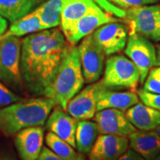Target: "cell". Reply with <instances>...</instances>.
<instances>
[{
    "label": "cell",
    "instance_id": "obj_16",
    "mask_svg": "<svg viewBox=\"0 0 160 160\" xmlns=\"http://www.w3.org/2000/svg\"><path fill=\"white\" fill-rule=\"evenodd\" d=\"M131 148L145 160H154L160 153V136L153 131H136L128 136Z\"/></svg>",
    "mask_w": 160,
    "mask_h": 160
},
{
    "label": "cell",
    "instance_id": "obj_17",
    "mask_svg": "<svg viewBox=\"0 0 160 160\" xmlns=\"http://www.w3.org/2000/svg\"><path fill=\"white\" fill-rule=\"evenodd\" d=\"M140 101L135 91H115L105 88L98 97L97 111L107 108H115L125 111Z\"/></svg>",
    "mask_w": 160,
    "mask_h": 160
},
{
    "label": "cell",
    "instance_id": "obj_5",
    "mask_svg": "<svg viewBox=\"0 0 160 160\" xmlns=\"http://www.w3.org/2000/svg\"><path fill=\"white\" fill-rule=\"evenodd\" d=\"M22 40L17 37L0 39V80L14 90H20L24 84L21 75Z\"/></svg>",
    "mask_w": 160,
    "mask_h": 160
},
{
    "label": "cell",
    "instance_id": "obj_22",
    "mask_svg": "<svg viewBox=\"0 0 160 160\" xmlns=\"http://www.w3.org/2000/svg\"><path fill=\"white\" fill-rule=\"evenodd\" d=\"M68 0H48L36 9L43 30L57 27L61 23L62 11Z\"/></svg>",
    "mask_w": 160,
    "mask_h": 160
},
{
    "label": "cell",
    "instance_id": "obj_31",
    "mask_svg": "<svg viewBox=\"0 0 160 160\" xmlns=\"http://www.w3.org/2000/svg\"><path fill=\"white\" fill-rule=\"evenodd\" d=\"M148 77L153 78L157 81L160 82V66H156L154 68H152L148 73Z\"/></svg>",
    "mask_w": 160,
    "mask_h": 160
},
{
    "label": "cell",
    "instance_id": "obj_28",
    "mask_svg": "<svg viewBox=\"0 0 160 160\" xmlns=\"http://www.w3.org/2000/svg\"><path fill=\"white\" fill-rule=\"evenodd\" d=\"M143 88L151 93H159L160 94V82L153 78L148 77L144 82Z\"/></svg>",
    "mask_w": 160,
    "mask_h": 160
},
{
    "label": "cell",
    "instance_id": "obj_15",
    "mask_svg": "<svg viewBox=\"0 0 160 160\" xmlns=\"http://www.w3.org/2000/svg\"><path fill=\"white\" fill-rule=\"evenodd\" d=\"M77 122L59 105H56L46 120V128L76 148L75 134Z\"/></svg>",
    "mask_w": 160,
    "mask_h": 160
},
{
    "label": "cell",
    "instance_id": "obj_29",
    "mask_svg": "<svg viewBox=\"0 0 160 160\" xmlns=\"http://www.w3.org/2000/svg\"><path fill=\"white\" fill-rule=\"evenodd\" d=\"M37 160H65L53 153L51 149L43 147Z\"/></svg>",
    "mask_w": 160,
    "mask_h": 160
},
{
    "label": "cell",
    "instance_id": "obj_12",
    "mask_svg": "<svg viewBox=\"0 0 160 160\" xmlns=\"http://www.w3.org/2000/svg\"><path fill=\"white\" fill-rule=\"evenodd\" d=\"M100 134H110L128 137L137 131L131 123L123 111L115 108H107L97 111L95 114Z\"/></svg>",
    "mask_w": 160,
    "mask_h": 160
},
{
    "label": "cell",
    "instance_id": "obj_8",
    "mask_svg": "<svg viewBox=\"0 0 160 160\" xmlns=\"http://www.w3.org/2000/svg\"><path fill=\"white\" fill-rule=\"evenodd\" d=\"M78 49L85 83L99 81L103 73L105 54L95 42L92 33L83 38Z\"/></svg>",
    "mask_w": 160,
    "mask_h": 160
},
{
    "label": "cell",
    "instance_id": "obj_27",
    "mask_svg": "<svg viewBox=\"0 0 160 160\" xmlns=\"http://www.w3.org/2000/svg\"><path fill=\"white\" fill-rule=\"evenodd\" d=\"M108 1L116 4L119 7L128 8L138 7V6L153 4L159 2V0H108Z\"/></svg>",
    "mask_w": 160,
    "mask_h": 160
},
{
    "label": "cell",
    "instance_id": "obj_32",
    "mask_svg": "<svg viewBox=\"0 0 160 160\" xmlns=\"http://www.w3.org/2000/svg\"><path fill=\"white\" fill-rule=\"evenodd\" d=\"M8 28V22L0 14V36L3 35Z\"/></svg>",
    "mask_w": 160,
    "mask_h": 160
},
{
    "label": "cell",
    "instance_id": "obj_7",
    "mask_svg": "<svg viewBox=\"0 0 160 160\" xmlns=\"http://www.w3.org/2000/svg\"><path fill=\"white\" fill-rule=\"evenodd\" d=\"M125 54L135 64L140 74V84H144L152 68L157 62V50L148 39L137 33H129Z\"/></svg>",
    "mask_w": 160,
    "mask_h": 160
},
{
    "label": "cell",
    "instance_id": "obj_24",
    "mask_svg": "<svg viewBox=\"0 0 160 160\" xmlns=\"http://www.w3.org/2000/svg\"><path fill=\"white\" fill-rule=\"evenodd\" d=\"M46 145L53 153L65 160H85L82 153H77L74 148L52 132L45 137Z\"/></svg>",
    "mask_w": 160,
    "mask_h": 160
},
{
    "label": "cell",
    "instance_id": "obj_13",
    "mask_svg": "<svg viewBox=\"0 0 160 160\" xmlns=\"http://www.w3.org/2000/svg\"><path fill=\"white\" fill-rule=\"evenodd\" d=\"M129 140L125 137L100 134L88 153L89 160H117L127 151Z\"/></svg>",
    "mask_w": 160,
    "mask_h": 160
},
{
    "label": "cell",
    "instance_id": "obj_30",
    "mask_svg": "<svg viewBox=\"0 0 160 160\" xmlns=\"http://www.w3.org/2000/svg\"><path fill=\"white\" fill-rule=\"evenodd\" d=\"M117 160H145L133 149H128Z\"/></svg>",
    "mask_w": 160,
    "mask_h": 160
},
{
    "label": "cell",
    "instance_id": "obj_3",
    "mask_svg": "<svg viewBox=\"0 0 160 160\" xmlns=\"http://www.w3.org/2000/svg\"><path fill=\"white\" fill-rule=\"evenodd\" d=\"M84 79L79 49L70 45L66 51L53 83L46 92V98L54 100L64 110L69 101L82 88Z\"/></svg>",
    "mask_w": 160,
    "mask_h": 160
},
{
    "label": "cell",
    "instance_id": "obj_18",
    "mask_svg": "<svg viewBox=\"0 0 160 160\" xmlns=\"http://www.w3.org/2000/svg\"><path fill=\"white\" fill-rule=\"evenodd\" d=\"M125 115L139 131H153L160 125V111L143 103L133 105L126 111Z\"/></svg>",
    "mask_w": 160,
    "mask_h": 160
},
{
    "label": "cell",
    "instance_id": "obj_9",
    "mask_svg": "<svg viewBox=\"0 0 160 160\" xmlns=\"http://www.w3.org/2000/svg\"><path fill=\"white\" fill-rule=\"evenodd\" d=\"M105 88L101 80L91 83L70 100L66 111L78 121L93 119L97 112L98 97Z\"/></svg>",
    "mask_w": 160,
    "mask_h": 160
},
{
    "label": "cell",
    "instance_id": "obj_20",
    "mask_svg": "<svg viewBox=\"0 0 160 160\" xmlns=\"http://www.w3.org/2000/svg\"><path fill=\"white\" fill-rule=\"evenodd\" d=\"M99 129L96 122L79 120L76 130V148L82 154L88 153L99 136Z\"/></svg>",
    "mask_w": 160,
    "mask_h": 160
},
{
    "label": "cell",
    "instance_id": "obj_19",
    "mask_svg": "<svg viewBox=\"0 0 160 160\" xmlns=\"http://www.w3.org/2000/svg\"><path fill=\"white\" fill-rule=\"evenodd\" d=\"M94 0H68L61 16V29L64 35L72 28L78 20L95 8Z\"/></svg>",
    "mask_w": 160,
    "mask_h": 160
},
{
    "label": "cell",
    "instance_id": "obj_2",
    "mask_svg": "<svg viewBox=\"0 0 160 160\" xmlns=\"http://www.w3.org/2000/svg\"><path fill=\"white\" fill-rule=\"evenodd\" d=\"M57 103L46 97L22 99L0 108V131L12 137L26 128L43 126Z\"/></svg>",
    "mask_w": 160,
    "mask_h": 160
},
{
    "label": "cell",
    "instance_id": "obj_1",
    "mask_svg": "<svg viewBox=\"0 0 160 160\" xmlns=\"http://www.w3.org/2000/svg\"><path fill=\"white\" fill-rule=\"evenodd\" d=\"M70 45L58 28L43 30L22 40L21 75L31 94L45 97Z\"/></svg>",
    "mask_w": 160,
    "mask_h": 160
},
{
    "label": "cell",
    "instance_id": "obj_14",
    "mask_svg": "<svg viewBox=\"0 0 160 160\" xmlns=\"http://www.w3.org/2000/svg\"><path fill=\"white\" fill-rule=\"evenodd\" d=\"M42 126L26 128L15 134L14 143L22 160H37L43 148Z\"/></svg>",
    "mask_w": 160,
    "mask_h": 160
},
{
    "label": "cell",
    "instance_id": "obj_35",
    "mask_svg": "<svg viewBox=\"0 0 160 160\" xmlns=\"http://www.w3.org/2000/svg\"><path fill=\"white\" fill-rule=\"evenodd\" d=\"M154 131H155L156 132H157L158 134H159V135L160 136V125L158 126V127L154 130Z\"/></svg>",
    "mask_w": 160,
    "mask_h": 160
},
{
    "label": "cell",
    "instance_id": "obj_33",
    "mask_svg": "<svg viewBox=\"0 0 160 160\" xmlns=\"http://www.w3.org/2000/svg\"><path fill=\"white\" fill-rule=\"evenodd\" d=\"M156 66H160V44L158 45L157 48V62H156Z\"/></svg>",
    "mask_w": 160,
    "mask_h": 160
},
{
    "label": "cell",
    "instance_id": "obj_34",
    "mask_svg": "<svg viewBox=\"0 0 160 160\" xmlns=\"http://www.w3.org/2000/svg\"><path fill=\"white\" fill-rule=\"evenodd\" d=\"M0 160H16L15 159L11 157H0Z\"/></svg>",
    "mask_w": 160,
    "mask_h": 160
},
{
    "label": "cell",
    "instance_id": "obj_37",
    "mask_svg": "<svg viewBox=\"0 0 160 160\" xmlns=\"http://www.w3.org/2000/svg\"><path fill=\"white\" fill-rule=\"evenodd\" d=\"M38 2H42V1H44V0H37Z\"/></svg>",
    "mask_w": 160,
    "mask_h": 160
},
{
    "label": "cell",
    "instance_id": "obj_21",
    "mask_svg": "<svg viewBox=\"0 0 160 160\" xmlns=\"http://www.w3.org/2000/svg\"><path fill=\"white\" fill-rule=\"evenodd\" d=\"M39 31H43V28L39 15L35 10L32 13H28L13 22L8 31L0 36V39L8 37H20Z\"/></svg>",
    "mask_w": 160,
    "mask_h": 160
},
{
    "label": "cell",
    "instance_id": "obj_23",
    "mask_svg": "<svg viewBox=\"0 0 160 160\" xmlns=\"http://www.w3.org/2000/svg\"><path fill=\"white\" fill-rule=\"evenodd\" d=\"M37 3V0H0V14L13 22L28 14Z\"/></svg>",
    "mask_w": 160,
    "mask_h": 160
},
{
    "label": "cell",
    "instance_id": "obj_10",
    "mask_svg": "<svg viewBox=\"0 0 160 160\" xmlns=\"http://www.w3.org/2000/svg\"><path fill=\"white\" fill-rule=\"evenodd\" d=\"M93 39L105 55L119 53L125 48L128 28L122 24L110 22L102 25L92 33Z\"/></svg>",
    "mask_w": 160,
    "mask_h": 160
},
{
    "label": "cell",
    "instance_id": "obj_4",
    "mask_svg": "<svg viewBox=\"0 0 160 160\" xmlns=\"http://www.w3.org/2000/svg\"><path fill=\"white\" fill-rule=\"evenodd\" d=\"M101 82L107 89L136 91L140 83V74L131 59L122 55H113L106 61Z\"/></svg>",
    "mask_w": 160,
    "mask_h": 160
},
{
    "label": "cell",
    "instance_id": "obj_26",
    "mask_svg": "<svg viewBox=\"0 0 160 160\" xmlns=\"http://www.w3.org/2000/svg\"><path fill=\"white\" fill-rule=\"evenodd\" d=\"M22 99V98L13 93L11 90L8 88L7 86L0 82V108L17 102Z\"/></svg>",
    "mask_w": 160,
    "mask_h": 160
},
{
    "label": "cell",
    "instance_id": "obj_25",
    "mask_svg": "<svg viewBox=\"0 0 160 160\" xmlns=\"http://www.w3.org/2000/svg\"><path fill=\"white\" fill-rule=\"evenodd\" d=\"M137 94L142 102L145 105L153 108L156 110L160 111V94L159 93H151L146 91L144 88L138 90Z\"/></svg>",
    "mask_w": 160,
    "mask_h": 160
},
{
    "label": "cell",
    "instance_id": "obj_11",
    "mask_svg": "<svg viewBox=\"0 0 160 160\" xmlns=\"http://www.w3.org/2000/svg\"><path fill=\"white\" fill-rule=\"evenodd\" d=\"M118 21L119 19L105 13L97 5L78 20L65 37L71 45H76L82 39L91 34L102 25Z\"/></svg>",
    "mask_w": 160,
    "mask_h": 160
},
{
    "label": "cell",
    "instance_id": "obj_6",
    "mask_svg": "<svg viewBox=\"0 0 160 160\" xmlns=\"http://www.w3.org/2000/svg\"><path fill=\"white\" fill-rule=\"evenodd\" d=\"M130 33H137L153 42H160V6L131 8L125 14Z\"/></svg>",
    "mask_w": 160,
    "mask_h": 160
},
{
    "label": "cell",
    "instance_id": "obj_36",
    "mask_svg": "<svg viewBox=\"0 0 160 160\" xmlns=\"http://www.w3.org/2000/svg\"><path fill=\"white\" fill-rule=\"evenodd\" d=\"M154 160H160V153L159 155H158V157L156 158V159Z\"/></svg>",
    "mask_w": 160,
    "mask_h": 160
}]
</instances>
